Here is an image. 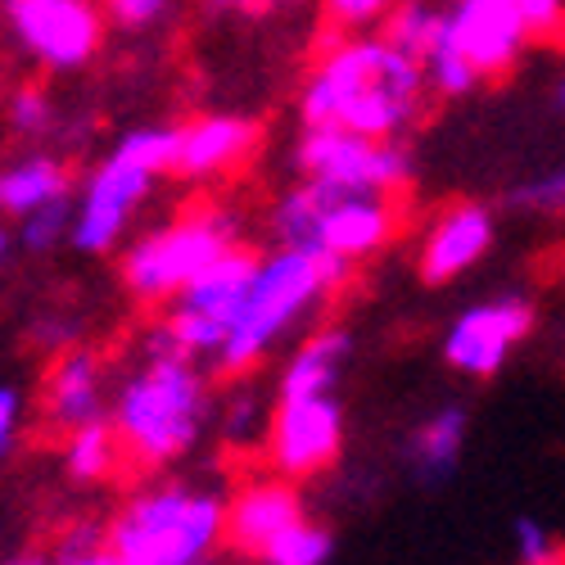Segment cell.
Wrapping results in <instances>:
<instances>
[{
    "label": "cell",
    "instance_id": "8992f818",
    "mask_svg": "<svg viewBox=\"0 0 565 565\" xmlns=\"http://www.w3.org/2000/svg\"><path fill=\"white\" fill-rule=\"evenodd\" d=\"M222 539L226 498L200 484L140 489L105 525V543L127 565H204Z\"/></svg>",
    "mask_w": 565,
    "mask_h": 565
},
{
    "label": "cell",
    "instance_id": "f35d334b",
    "mask_svg": "<svg viewBox=\"0 0 565 565\" xmlns=\"http://www.w3.org/2000/svg\"><path fill=\"white\" fill-rule=\"evenodd\" d=\"M556 36H561V45H565V19H561V28H556Z\"/></svg>",
    "mask_w": 565,
    "mask_h": 565
},
{
    "label": "cell",
    "instance_id": "e575fe53",
    "mask_svg": "<svg viewBox=\"0 0 565 565\" xmlns=\"http://www.w3.org/2000/svg\"><path fill=\"white\" fill-rule=\"evenodd\" d=\"M14 241H19V235H14L6 222H0V267L10 263V254H14Z\"/></svg>",
    "mask_w": 565,
    "mask_h": 565
},
{
    "label": "cell",
    "instance_id": "277c9868",
    "mask_svg": "<svg viewBox=\"0 0 565 565\" xmlns=\"http://www.w3.org/2000/svg\"><path fill=\"white\" fill-rule=\"evenodd\" d=\"M168 172H177V127L146 122L122 131L118 146L100 163H90L73 191V254H114L127 241L136 213L150 204L159 177Z\"/></svg>",
    "mask_w": 565,
    "mask_h": 565
},
{
    "label": "cell",
    "instance_id": "7a4b0ae2",
    "mask_svg": "<svg viewBox=\"0 0 565 565\" xmlns=\"http://www.w3.org/2000/svg\"><path fill=\"white\" fill-rule=\"evenodd\" d=\"M209 416L213 390L204 362L150 349H140V362L118 381L109 403L122 457L140 470H168L191 457L209 430Z\"/></svg>",
    "mask_w": 565,
    "mask_h": 565
},
{
    "label": "cell",
    "instance_id": "9c48e42d",
    "mask_svg": "<svg viewBox=\"0 0 565 565\" xmlns=\"http://www.w3.org/2000/svg\"><path fill=\"white\" fill-rule=\"evenodd\" d=\"M290 163L303 181L353 195H403L416 177V159L403 140H375L340 127H303Z\"/></svg>",
    "mask_w": 565,
    "mask_h": 565
},
{
    "label": "cell",
    "instance_id": "9a60e30c",
    "mask_svg": "<svg viewBox=\"0 0 565 565\" xmlns=\"http://www.w3.org/2000/svg\"><path fill=\"white\" fill-rule=\"evenodd\" d=\"M299 521H308V507L295 480H249L226 498V547L245 561H263V552L295 530Z\"/></svg>",
    "mask_w": 565,
    "mask_h": 565
},
{
    "label": "cell",
    "instance_id": "484cf974",
    "mask_svg": "<svg viewBox=\"0 0 565 565\" xmlns=\"http://www.w3.org/2000/svg\"><path fill=\"white\" fill-rule=\"evenodd\" d=\"M6 122H10V131L14 136H23V140H45L55 131V122H60V109H55V100L45 96L41 86H19L14 96H10V105H6Z\"/></svg>",
    "mask_w": 565,
    "mask_h": 565
},
{
    "label": "cell",
    "instance_id": "ffe728a7",
    "mask_svg": "<svg viewBox=\"0 0 565 565\" xmlns=\"http://www.w3.org/2000/svg\"><path fill=\"white\" fill-rule=\"evenodd\" d=\"M466 430H470V416L457 403H448V407H439V412H430L426 420H420L416 435H412V448H407L416 476L426 484L448 480L457 470V461H461V452H466Z\"/></svg>",
    "mask_w": 565,
    "mask_h": 565
},
{
    "label": "cell",
    "instance_id": "3957f363",
    "mask_svg": "<svg viewBox=\"0 0 565 565\" xmlns=\"http://www.w3.org/2000/svg\"><path fill=\"white\" fill-rule=\"evenodd\" d=\"M349 276H353V263H344L335 254L271 245L258 258L241 317H235L222 353L213 358V371L226 375V381L249 375L276 344L299 335L303 326L349 286Z\"/></svg>",
    "mask_w": 565,
    "mask_h": 565
},
{
    "label": "cell",
    "instance_id": "f546056e",
    "mask_svg": "<svg viewBox=\"0 0 565 565\" xmlns=\"http://www.w3.org/2000/svg\"><path fill=\"white\" fill-rule=\"evenodd\" d=\"M28 340H32L41 353L60 358V353H68V349L82 344V317H73V312H41V317L32 321Z\"/></svg>",
    "mask_w": 565,
    "mask_h": 565
},
{
    "label": "cell",
    "instance_id": "d6986e66",
    "mask_svg": "<svg viewBox=\"0 0 565 565\" xmlns=\"http://www.w3.org/2000/svg\"><path fill=\"white\" fill-rule=\"evenodd\" d=\"M77 191L73 172L60 154H19L10 163H0V217H28L55 200H68Z\"/></svg>",
    "mask_w": 565,
    "mask_h": 565
},
{
    "label": "cell",
    "instance_id": "4fadbf2b",
    "mask_svg": "<svg viewBox=\"0 0 565 565\" xmlns=\"http://www.w3.org/2000/svg\"><path fill=\"white\" fill-rule=\"evenodd\" d=\"M498 245V213L480 200H457L435 213L416 245V276L426 286H452L476 271Z\"/></svg>",
    "mask_w": 565,
    "mask_h": 565
},
{
    "label": "cell",
    "instance_id": "f1b7e54d",
    "mask_svg": "<svg viewBox=\"0 0 565 565\" xmlns=\"http://www.w3.org/2000/svg\"><path fill=\"white\" fill-rule=\"evenodd\" d=\"M394 6L398 0H321L326 23H331L335 32H375V28H385Z\"/></svg>",
    "mask_w": 565,
    "mask_h": 565
},
{
    "label": "cell",
    "instance_id": "ac0fdd59",
    "mask_svg": "<svg viewBox=\"0 0 565 565\" xmlns=\"http://www.w3.org/2000/svg\"><path fill=\"white\" fill-rule=\"evenodd\" d=\"M349 358H353V331H349V326H317V331H308L290 349L286 366H280V375H276V403L335 394L340 381H344Z\"/></svg>",
    "mask_w": 565,
    "mask_h": 565
},
{
    "label": "cell",
    "instance_id": "4316f807",
    "mask_svg": "<svg viewBox=\"0 0 565 565\" xmlns=\"http://www.w3.org/2000/svg\"><path fill=\"white\" fill-rule=\"evenodd\" d=\"M511 209L530 217H565V168H552L534 181H521L511 191Z\"/></svg>",
    "mask_w": 565,
    "mask_h": 565
},
{
    "label": "cell",
    "instance_id": "5b68a950",
    "mask_svg": "<svg viewBox=\"0 0 565 565\" xmlns=\"http://www.w3.org/2000/svg\"><path fill=\"white\" fill-rule=\"evenodd\" d=\"M403 200L398 195H353L321 181H295L267 209L271 245L321 249L344 263H362L398 241Z\"/></svg>",
    "mask_w": 565,
    "mask_h": 565
},
{
    "label": "cell",
    "instance_id": "603a6c76",
    "mask_svg": "<svg viewBox=\"0 0 565 565\" xmlns=\"http://www.w3.org/2000/svg\"><path fill=\"white\" fill-rule=\"evenodd\" d=\"M331 552H335V534L326 530V525H317L312 515H308V521H299L295 530L280 534L263 552L258 565H326V561H331Z\"/></svg>",
    "mask_w": 565,
    "mask_h": 565
},
{
    "label": "cell",
    "instance_id": "8fae6325",
    "mask_svg": "<svg viewBox=\"0 0 565 565\" xmlns=\"http://www.w3.org/2000/svg\"><path fill=\"white\" fill-rule=\"evenodd\" d=\"M534 331V303L525 295H493L466 303L439 340V358L466 381H493Z\"/></svg>",
    "mask_w": 565,
    "mask_h": 565
},
{
    "label": "cell",
    "instance_id": "d590c367",
    "mask_svg": "<svg viewBox=\"0 0 565 565\" xmlns=\"http://www.w3.org/2000/svg\"><path fill=\"white\" fill-rule=\"evenodd\" d=\"M552 109L565 118V68L556 73V82H552Z\"/></svg>",
    "mask_w": 565,
    "mask_h": 565
},
{
    "label": "cell",
    "instance_id": "74e56055",
    "mask_svg": "<svg viewBox=\"0 0 565 565\" xmlns=\"http://www.w3.org/2000/svg\"><path fill=\"white\" fill-rule=\"evenodd\" d=\"M10 565H51V561H45V556H14Z\"/></svg>",
    "mask_w": 565,
    "mask_h": 565
},
{
    "label": "cell",
    "instance_id": "7c38bea8",
    "mask_svg": "<svg viewBox=\"0 0 565 565\" xmlns=\"http://www.w3.org/2000/svg\"><path fill=\"white\" fill-rule=\"evenodd\" d=\"M344 430L349 416L335 394L326 398H286L271 407V426L263 439V452L280 480H317L326 476L340 452H344Z\"/></svg>",
    "mask_w": 565,
    "mask_h": 565
},
{
    "label": "cell",
    "instance_id": "ba28073f",
    "mask_svg": "<svg viewBox=\"0 0 565 565\" xmlns=\"http://www.w3.org/2000/svg\"><path fill=\"white\" fill-rule=\"evenodd\" d=\"M258 249L249 245H235L231 254H222L209 271H200L191 286H185L163 317L146 331L150 353H181V358H195V362H213L231 335L235 317H241V303L249 295V280L258 271Z\"/></svg>",
    "mask_w": 565,
    "mask_h": 565
},
{
    "label": "cell",
    "instance_id": "e0dca14e",
    "mask_svg": "<svg viewBox=\"0 0 565 565\" xmlns=\"http://www.w3.org/2000/svg\"><path fill=\"white\" fill-rule=\"evenodd\" d=\"M263 146V131L245 114H200L177 127V177L213 181L245 168Z\"/></svg>",
    "mask_w": 565,
    "mask_h": 565
},
{
    "label": "cell",
    "instance_id": "4dcf8cb0",
    "mask_svg": "<svg viewBox=\"0 0 565 565\" xmlns=\"http://www.w3.org/2000/svg\"><path fill=\"white\" fill-rule=\"evenodd\" d=\"M105 6V19L109 28H122V32H150L159 28L177 0H100Z\"/></svg>",
    "mask_w": 565,
    "mask_h": 565
},
{
    "label": "cell",
    "instance_id": "cb8c5ba5",
    "mask_svg": "<svg viewBox=\"0 0 565 565\" xmlns=\"http://www.w3.org/2000/svg\"><path fill=\"white\" fill-rule=\"evenodd\" d=\"M14 235H19V249H28L36 258L41 254H55L60 245H68V235H73V195L45 204V209H36L28 217H19Z\"/></svg>",
    "mask_w": 565,
    "mask_h": 565
},
{
    "label": "cell",
    "instance_id": "6da1fadb",
    "mask_svg": "<svg viewBox=\"0 0 565 565\" xmlns=\"http://www.w3.org/2000/svg\"><path fill=\"white\" fill-rule=\"evenodd\" d=\"M430 100L420 60L385 32H340L326 41L303 90L299 127H340L375 140H403Z\"/></svg>",
    "mask_w": 565,
    "mask_h": 565
},
{
    "label": "cell",
    "instance_id": "1f68e13d",
    "mask_svg": "<svg viewBox=\"0 0 565 565\" xmlns=\"http://www.w3.org/2000/svg\"><path fill=\"white\" fill-rule=\"evenodd\" d=\"M23 412H28V394L19 385H0V461L19 448Z\"/></svg>",
    "mask_w": 565,
    "mask_h": 565
},
{
    "label": "cell",
    "instance_id": "d4e9b609",
    "mask_svg": "<svg viewBox=\"0 0 565 565\" xmlns=\"http://www.w3.org/2000/svg\"><path fill=\"white\" fill-rule=\"evenodd\" d=\"M267 426H271V412L254 385H241V390L226 394V407H222V439L226 444L241 448V444L267 439Z\"/></svg>",
    "mask_w": 565,
    "mask_h": 565
},
{
    "label": "cell",
    "instance_id": "2e32d148",
    "mask_svg": "<svg viewBox=\"0 0 565 565\" xmlns=\"http://www.w3.org/2000/svg\"><path fill=\"white\" fill-rule=\"evenodd\" d=\"M109 398V381H105V358L90 349V344H77L68 353H60L41 375V420L60 435H73L77 426L96 416H109L105 407Z\"/></svg>",
    "mask_w": 565,
    "mask_h": 565
},
{
    "label": "cell",
    "instance_id": "5bb4252c",
    "mask_svg": "<svg viewBox=\"0 0 565 565\" xmlns=\"http://www.w3.org/2000/svg\"><path fill=\"white\" fill-rule=\"evenodd\" d=\"M448 32L480 82L507 77L534 41L515 0H448Z\"/></svg>",
    "mask_w": 565,
    "mask_h": 565
},
{
    "label": "cell",
    "instance_id": "8d00e7d4",
    "mask_svg": "<svg viewBox=\"0 0 565 565\" xmlns=\"http://www.w3.org/2000/svg\"><path fill=\"white\" fill-rule=\"evenodd\" d=\"M213 10H245V6H258V0H209Z\"/></svg>",
    "mask_w": 565,
    "mask_h": 565
},
{
    "label": "cell",
    "instance_id": "44dd1931",
    "mask_svg": "<svg viewBox=\"0 0 565 565\" xmlns=\"http://www.w3.org/2000/svg\"><path fill=\"white\" fill-rule=\"evenodd\" d=\"M122 444L109 416H96L77 426L73 435H64V470L73 484H105L114 470L122 466Z\"/></svg>",
    "mask_w": 565,
    "mask_h": 565
},
{
    "label": "cell",
    "instance_id": "30bf717a",
    "mask_svg": "<svg viewBox=\"0 0 565 565\" xmlns=\"http://www.w3.org/2000/svg\"><path fill=\"white\" fill-rule=\"evenodd\" d=\"M19 55L41 73H77L100 55L109 19L100 0H6L0 6Z\"/></svg>",
    "mask_w": 565,
    "mask_h": 565
},
{
    "label": "cell",
    "instance_id": "52a82bcc",
    "mask_svg": "<svg viewBox=\"0 0 565 565\" xmlns=\"http://www.w3.org/2000/svg\"><path fill=\"white\" fill-rule=\"evenodd\" d=\"M241 231H245L241 213L217 209V204L185 209V213L150 226L146 235H136L118 258L122 290L140 308H168L200 271H209L235 245H245Z\"/></svg>",
    "mask_w": 565,
    "mask_h": 565
},
{
    "label": "cell",
    "instance_id": "836d02e7",
    "mask_svg": "<svg viewBox=\"0 0 565 565\" xmlns=\"http://www.w3.org/2000/svg\"><path fill=\"white\" fill-rule=\"evenodd\" d=\"M60 565H127L109 543L105 547H96V552H86V556H73V561H60Z\"/></svg>",
    "mask_w": 565,
    "mask_h": 565
},
{
    "label": "cell",
    "instance_id": "83f0119b",
    "mask_svg": "<svg viewBox=\"0 0 565 565\" xmlns=\"http://www.w3.org/2000/svg\"><path fill=\"white\" fill-rule=\"evenodd\" d=\"M511 539H515V565H565L561 539L543 521H534V515H521L511 525Z\"/></svg>",
    "mask_w": 565,
    "mask_h": 565
},
{
    "label": "cell",
    "instance_id": "7402d4cb",
    "mask_svg": "<svg viewBox=\"0 0 565 565\" xmlns=\"http://www.w3.org/2000/svg\"><path fill=\"white\" fill-rule=\"evenodd\" d=\"M444 23H448V6H439V0H398L381 32H385L394 45H403L412 60H420V55H426L430 45L439 41Z\"/></svg>",
    "mask_w": 565,
    "mask_h": 565
},
{
    "label": "cell",
    "instance_id": "ab89813d",
    "mask_svg": "<svg viewBox=\"0 0 565 565\" xmlns=\"http://www.w3.org/2000/svg\"><path fill=\"white\" fill-rule=\"evenodd\" d=\"M204 565H213V561H204Z\"/></svg>",
    "mask_w": 565,
    "mask_h": 565
},
{
    "label": "cell",
    "instance_id": "d6a6232c",
    "mask_svg": "<svg viewBox=\"0 0 565 565\" xmlns=\"http://www.w3.org/2000/svg\"><path fill=\"white\" fill-rule=\"evenodd\" d=\"M530 36H556L561 19H565V0H515Z\"/></svg>",
    "mask_w": 565,
    "mask_h": 565
}]
</instances>
